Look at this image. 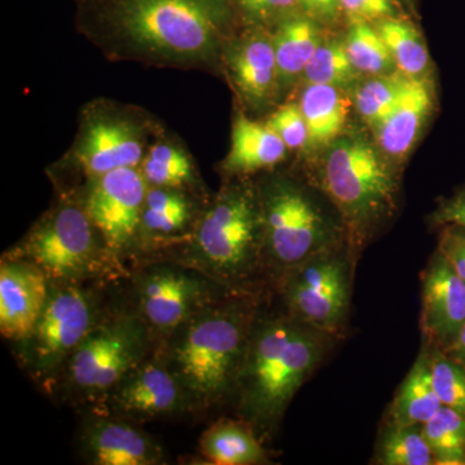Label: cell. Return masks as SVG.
Instances as JSON below:
<instances>
[{"instance_id":"6da1fadb","label":"cell","mask_w":465,"mask_h":465,"mask_svg":"<svg viewBox=\"0 0 465 465\" xmlns=\"http://www.w3.org/2000/svg\"><path fill=\"white\" fill-rule=\"evenodd\" d=\"M335 336L287 314L265 293L247 341L232 407L264 440L275 432L300 388L313 375Z\"/></svg>"},{"instance_id":"7a4b0ae2","label":"cell","mask_w":465,"mask_h":465,"mask_svg":"<svg viewBox=\"0 0 465 465\" xmlns=\"http://www.w3.org/2000/svg\"><path fill=\"white\" fill-rule=\"evenodd\" d=\"M268 291L225 293L158 345L155 356L182 385L192 418L232 405L251 327Z\"/></svg>"},{"instance_id":"3957f363","label":"cell","mask_w":465,"mask_h":465,"mask_svg":"<svg viewBox=\"0 0 465 465\" xmlns=\"http://www.w3.org/2000/svg\"><path fill=\"white\" fill-rule=\"evenodd\" d=\"M158 256L192 266L234 292L268 291L258 183L244 177L225 183L207 202L189 241Z\"/></svg>"},{"instance_id":"277c9868","label":"cell","mask_w":465,"mask_h":465,"mask_svg":"<svg viewBox=\"0 0 465 465\" xmlns=\"http://www.w3.org/2000/svg\"><path fill=\"white\" fill-rule=\"evenodd\" d=\"M400 173L362 131H345L316 158L309 180L341 213L357 260L399 210Z\"/></svg>"},{"instance_id":"5b68a950","label":"cell","mask_w":465,"mask_h":465,"mask_svg":"<svg viewBox=\"0 0 465 465\" xmlns=\"http://www.w3.org/2000/svg\"><path fill=\"white\" fill-rule=\"evenodd\" d=\"M258 183L266 282L348 243L341 213L311 180L275 174Z\"/></svg>"},{"instance_id":"8992f818","label":"cell","mask_w":465,"mask_h":465,"mask_svg":"<svg viewBox=\"0 0 465 465\" xmlns=\"http://www.w3.org/2000/svg\"><path fill=\"white\" fill-rule=\"evenodd\" d=\"M101 23L161 56H213L237 20L229 0H88Z\"/></svg>"},{"instance_id":"52a82bcc","label":"cell","mask_w":465,"mask_h":465,"mask_svg":"<svg viewBox=\"0 0 465 465\" xmlns=\"http://www.w3.org/2000/svg\"><path fill=\"white\" fill-rule=\"evenodd\" d=\"M157 348L124 283L121 295L66 361L50 396L82 411L94 409L116 382Z\"/></svg>"},{"instance_id":"ba28073f","label":"cell","mask_w":465,"mask_h":465,"mask_svg":"<svg viewBox=\"0 0 465 465\" xmlns=\"http://www.w3.org/2000/svg\"><path fill=\"white\" fill-rule=\"evenodd\" d=\"M124 280L52 283L32 332L11 342L21 369L50 396L73 351L112 307Z\"/></svg>"},{"instance_id":"9c48e42d","label":"cell","mask_w":465,"mask_h":465,"mask_svg":"<svg viewBox=\"0 0 465 465\" xmlns=\"http://www.w3.org/2000/svg\"><path fill=\"white\" fill-rule=\"evenodd\" d=\"M3 256L35 266L52 283L119 281L128 274L110 255L81 201L58 203Z\"/></svg>"},{"instance_id":"30bf717a","label":"cell","mask_w":465,"mask_h":465,"mask_svg":"<svg viewBox=\"0 0 465 465\" xmlns=\"http://www.w3.org/2000/svg\"><path fill=\"white\" fill-rule=\"evenodd\" d=\"M124 283L128 300L158 345L213 300L234 292L166 256L140 259L131 266Z\"/></svg>"},{"instance_id":"8fae6325","label":"cell","mask_w":465,"mask_h":465,"mask_svg":"<svg viewBox=\"0 0 465 465\" xmlns=\"http://www.w3.org/2000/svg\"><path fill=\"white\" fill-rule=\"evenodd\" d=\"M357 262L347 243L290 269L269 291L291 317L338 338L347 327Z\"/></svg>"},{"instance_id":"7c38bea8","label":"cell","mask_w":465,"mask_h":465,"mask_svg":"<svg viewBox=\"0 0 465 465\" xmlns=\"http://www.w3.org/2000/svg\"><path fill=\"white\" fill-rule=\"evenodd\" d=\"M148 183L140 167H125L88 182L81 203L110 255L125 271L142 255V217Z\"/></svg>"},{"instance_id":"4fadbf2b","label":"cell","mask_w":465,"mask_h":465,"mask_svg":"<svg viewBox=\"0 0 465 465\" xmlns=\"http://www.w3.org/2000/svg\"><path fill=\"white\" fill-rule=\"evenodd\" d=\"M91 410L121 416L140 425L183 416L192 418L185 391L155 353L128 371Z\"/></svg>"},{"instance_id":"5bb4252c","label":"cell","mask_w":465,"mask_h":465,"mask_svg":"<svg viewBox=\"0 0 465 465\" xmlns=\"http://www.w3.org/2000/svg\"><path fill=\"white\" fill-rule=\"evenodd\" d=\"M78 433L81 458L91 465L167 464L163 446L140 424L97 410H84Z\"/></svg>"},{"instance_id":"9a60e30c","label":"cell","mask_w":465,"mask_h":465,"mask_svg":"<svg viewBox=\"0 0 465 465\" xmlns=\"http://www.w3.org/2000/svg\"><path fill=\"white\" fill-rule=\"evenodd\" d=\"M465 324V282L439 250L421 275L423 345L446 351Z\"/></svg>"},{"instance_id":"2e32d148","label":"cell","mask_w":465,"mask_h":465,"mask_svg":"<svg viewBox=\"0 0 465 465\" xmlns=\"http://www.w3.org/2000/svg\"><path fill=\"white\" fill-rule=\"evenodd\" d=\"M228 42L226 65L242 99L251 109L268 108L281 96L271 30L246 26Z\"/></svg>"},{"instance_id":"e0dca14e","label":"cell","mask_w":465,"mask_h":465,"mask_svg":"<svg viewBox=\"0 0 465 465\" xmlns=\"http://www.w3.org/2000/svg\"><path fill=\"white\" fill-rule=\"evenodd\" d=\"M437 106L433 76L407 78L405 87L387 118L372 128V139L397 170H402Z\"/></svg>"},{"instance_id":"ac0fdd59","label":"cell","mask_w":465,"mask_h":465,"mask_svg":"<svg viewBox=\"0 0 465 465\" xmlns=\"http://www.w3.org/2000/svg\"><path fill=\"white\" fill-rule=\"evenodd\" d=\"M191 192L149 186L143 210L140 259L164 255L189 241L206 206L198 207Z\"/></svg>"},{"instance_id":"d6986e66","label":"cell","mask_w":465,"mask_h":465,"mask_svg":"<svg viewBox=\"0 0 465 465\" xmlns=\"http://www.w3.org/2000/svg\"><path fill=\"white\" fill-rule=\"evenodd\" d=\"M50 281L23 260H0V333L9 342L26 338L41 316Z\"/></svg>"},{"instance_id":"ffe728a7","label":"cell","mask_w":465,"mask_h":465,"mask_svg":"<svg viewBox=\"0 0 465 465\" xmlns=\"http://www.w3.org/2000/svg\"><path fill=\"white\" fill-rule=\"evenodd\" d=\"M75 157L88 182L119 168L140 167L142 137L125 122L96 121L85 131Z\"/></svg>"},{"instance_id":"44dd1931","label":"cell","mask_w":465,"mask_h":465,"mask_svg":"<svg viewBox=\"0 0 465 465\" xmlns=\"http://www.w3.org/2000/svg\"><path fill=\"white\" fill-rule=\"evenodd\" d=\"M289 152L286 143L268 124L240 114L232 124L231 150L223 170L235 179L247 177L282 163Z\"/></svg>"},{"instance_id":"7402d4cb","label":"cell","mask_w":465,"mask_h":465,"mask_svg":"<svg viewBox=\"0 0 465 465\" xmlns=\"http://www.w3.org/2000/svg\"><path fill=\"white\" fill-rule=\"evenodd\" d=\"M269 30L273 38L282 96L302 82L305 67L329 29L307 15L296 12Z\"/></svg>"},{"instance_id":"603a6c76","label":"cell","mask_w":465,"mask_h":465,"mask_svg":"<svg viewBox=\"0 0 465 465\" xmlns=\"http://www.w3.org/2000/svg\"><path fill=\"white\" fill-rule=\"evenodd\" d=\"M300 109L309 128L308 154L317 158L347 128L351 96L341 88L329 84H302Z\"/></svg>"},{"instance_id":"cb8c5ba5","label":"cell","mask_w":465,"mask_h":465,"mask_svg":"<svg viewBox=\"0 0 465 465\" xmlns=\"http://www.w3.org/2000/svg\"><path fill=\"white\" fill-rule=\"evenodd\" d=\"M262 442L252 425L243 419L223 418L202 433L198 450L207 464H268Z\"/></svg>"},{"instance_id":"d4e9b609","label":"cell","mask_w":465,"mask_h":465,"mask_svg":"<svg viewBox=\"0 0 465 465\" xmlns=\"http://www.w3.org/2000/svg\"><path fill=\"white\" fill-rule=\"evenodd\" d=\"M440 407L430 374V351L423 347L391 403L387 424L423 425Z\"/></svg>"},{"instance_id":"484cf974","label":"cell","mask_w":465,"mask_h":465,"mask_svg":"<svg viewBox=\"0 0 465 465\" xmlns=\"http://www.w3.org/2000/svg\"><path fill=\"white\" fill-rule=\"evenodd\" d=\"M374 26L387 45L400 74L410 79L433 76L427 43L411 16L385 18Z\"/></svg>"},{"instance_id":"4316f807","label":"cell","mask_w":465,"mask_h":465,"mask_svg":"<svg viewBox=\"0 0 465 465\" xmlns=\"http://www.w3.org/2000/svg\"><path fill=\"white\" fill-rule=\"evenodd\" d=\"M327 32L305 67L302 84H329L351 91L362 75L357 72L349 58L344 38Z\"/></svg>"},{"instance_id":"83f0119b","label":"cell","mask_w":465,"mask_h":465,"mask_svg":"<svg viewBox=\"0 0 465 465\" xmlns=\"http://www.w3.org/2000/svg\"><path fill=\"white\" fill-rule=\"evenodd\" d=\"M407 78L400 73L362 76L349 91L351 106L363 124L372 130L381 124L399 101Z\"/></svg>"},{"instance_id":"f1b7e54d","label":"cell","mask_w":465,"mask_h":465,"mask_svg":"<svg viewBox=\"0 0 465 465\" xmlns=\"http://www.w3.org/2000/svg\"><path fill=\"white\" fill-rule=\"evenodd\" d=\"M342 38L349 58L361 75H388L399 73L387 45L372 24H349Z\"/></svg>"},{"instance_id":"f546056e","label":"cell","mask_w":465,"mask_h":465,"mask_svg":"<svg viewBox=\"0 0 465 465\" xmlns=\"http://www.w3.org/2000/svg\"><path fill=\"white\" fill-rule=\"evenodd\" d=\"M421 432L434 464L465 465V416L442 406L430 420L421 425Z\"/></svg>"},{"instance_id":"4dcf8cb0","label":"cell","mask_w":465,"mask_h":465,"mask_svg":"<svg viewBox=\"0 0 465 465\" xmlns=\"http://www.w3.org/2000/svg\"><path fill=\"white\" fill-rule=\"evenodd\" d=\"M140 171L149 186L193 191L197 183L191 159L167 143L153 146L143 157Z\"/></svg>"},{"instance_id":"1f68e13d","label":"cell","mask_w":465,"mask_h":465,"mask_svg":"<svg viewBox=\"0 0 465 465\" xmlns=\"http://www.w3.org/2000/svg\"><path fill=\"white\" fill-rule=\"evenodd\" d=\"M376 463L382 465H432L434 459L421 425L387 424L379 440Z\"/></svg>"},{"instance_id":"d6a6232c","label":"cell","mask_w":465,"mask_h":465,"mask_svg":"<svg viewBox=\"0 0 465 465\" xmlns=\"http://www.w3.org/2000/svg\"><path fill=\"white\" fill-rule=\"evenodd\" d=\"M428 351L433 388L440 403L465 416V367L440 349Z\"/></svg>"},{"instance_id":"836d02e7","label":"cell","mask_w":465,"mask_h":465,"mask_svg":"<svg viewBox=\"0 0 465 465\" xmlns=\"http://www.w3.org/2000/svg\"><path fill=\"white\" fill-rule=\"evenodd\" d=\"M237 20L246 26L272 29L299 12V0H229Z\"/></svg>"},{"instance_id":"e575fe53","label":"cell","mask_w":465,"mask_h":465,"mask_svg":"<svg viewBox=\"0 0 465 465\" xmlns=\"http://www.w3.org/2000/svg\"><path fill=\"white\" fill-rule=\"evenodd\" d=\"M286 143L290 152L308 154L309 128L298 103H286L275 109L265 122Z\"/></svg>"},{"instance_id":"d590c367","label":"cell","mask_w":465,"mask_h":465,"mask_svg":"<svg viewBox=\"0 0 465 465\" xmlns=\"http://www.w3.org/2000/svg\"><path fill=\"white\" fill-rule=\"evenodd\" d=\"M342 23L374 24L385 18L410 16L400 0H341Z\"/></svg>"},{"instance_id":"8d00e7d4","label":"cell","mask_w":465,"mask_h":465,"mask_svg":"<svg viewBox=\"0 0 465 465\" xmlns=\"http://www.w3.org/2000/svg\"><path fill=\"white\" fill-rule=\"evenodd\" d=\"M439 247L455 272L465 282V226L448 224L440 226Z\"/></svg>"},{"instance_id":"74e56055","label":"cell","mask_w":465,"mask_h":465,"mask_svg":"<svg viewBox=\"0 0 465 465\" xmlns=\"http://www.w3.org/2000/svg\"><path fill=\"white\" fill-rule=\"evenodd\" d=\"M430 222L439 228L448 224L465 226V185L437 203L436 210L430 213Z\"/></svg>"},{"instance_id":"f35d334b","label":"cell","mask_w":465,"mask_h":465,"mask_svg":"<svg viewBox=\"0 0 465 465\" xmlns=\"http://www.w3.org/2000/svg\"><path fill=\"white\" fill-rule=\"evenodd\" d=\"M299 12L327 29L342 23L341 0H299Z\"/></svg>"},{"instance_id":"ab89813d","label":"cell","mask_w":465,"mask_h":465,"mask_svg":"<svg viewBox=\"0 0 465 465\" xmlns=\"http://www.w3.org/2000/svg\"><path fill=\"white\" fill-rule=\"evenodd\" d=\"M443 351L465 367V324L461 331L459 332L458 338L452 342L451 347Z\"/></svg>"},{"instance_id":"60d3db41","label":"cell","mask_w":465,"mask_h":465,"mask_svg":"<svg viewBox=\"0 0 465 465\" xmlns=\"http://www.w3.org/2000/svg\"><path fill=\"white\" fill-rule=\"evenodd\" d=\"M400 2L410 16H416V14H418V0H400Z\"/></svg>"}]
</instances>
